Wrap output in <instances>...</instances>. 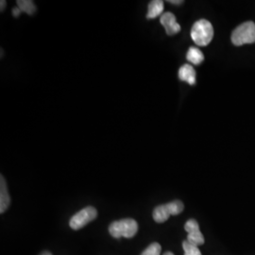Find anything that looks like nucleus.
<instances>
[{"instance_id":"nucleus-3","label":"nucleus","mask_w":255,"mask_h":255,"mask_svg":"<svg viewBox=\"0 0 255 255\" xmlns=\"http://www.w3.org/2000/svg\"><path fill=\"white\" fill-rule=\"evenodd\" d=\"M231 39L233 44L237 46L255 43V22L248 21L238 26L233 31Z\"/></svg>"},{"instance_id":"nucleus-19","label":"nucleus","mask_w":255,"mask_h":255,"mask_svg":"<svg viewBox=\"0 0 255 255\" xmlns=\"http://www.w3.org/2000/svg\"><path fill=\"white\" fill-rule=\"evenodd\" d=\"M164 255H174L172 253H170V252H166V253H164Z\"/></svg>"},{"instance_id":"nucleus-4","label":"nucleus","mask_w":255,"mask_h":255,"mask_svg":"<svg viewBox=\"0 0 255 255\" xmlns=\"http://www.w3.org/2000/svg\"><path fill=\"white\" fill-rule=\"evenodd\" d=\"M183 203L181 201H174L164 205L157 206L153 210V219L157 223H164L170 216H177L183 211Z\"/></svg>"},{"instance_id":"nucleus-16","label":"nucleus","mask_w":255,"mask_h":255,"mask_svg":"<svg viewBox=\"0 0 255 255\" xmlns=\"http://www.w3.org/2000/svg\"><path fill=\"white\" fill-rule=\"evenodd\" d=\"M168 2L171 3V4H174V5H180V4L183 3L182 0H168Z\"/></svg>"},{"instance_id":"nucleus-10","label":"nucleus","mask_w":255,"mask_h":255,"mask_svg":"<svg viewBox=\"0 0 255 255\" xmlns=\"http://www.w3.org/2000/svg\"><path fill=\"white\" fill-rule=\"evenodd\" d=\"M164 1L162 0H152L148 4V10L146 13V18L154 19L158 16L163 15L164 11Z\"/></svg>"},{"instance_id":"nucleus-5","label":"nucleus","mask_w":255,"mask_h":255,"mask_svg":"<svg viewBox=\"0 0 255 255\" xmlns=\"http://www.w3.org/2000/svg\"><path fill=\"white\" fill-rule=\"evenodd\" d=\"M98 212L96 208L88 206L75 214L73 217L69 221L70 228L73 229L75 231L83 228L88 223H90L94 219H97Z\"/></svg>"},{"instance_id":"nucleus-17","label":"nucleus","mask_w":255,"mask_h":255,"mask_svg":"<svg viewBox=\"0 0 255 255\" xmlns=\"http://www.w3.org/2000/svg\"><path fill=\"white\" fill-rule=\"evenodd\" d=\"M0 6H1V10H3V9H5V7H6V1H5V0H1Z\"/></svg>"},{"instance_id":"nucleus-11","label":"nucleus","mask_w":255,"mask_h":255,"mask_svg":"<svg viewBox=\"0 0 255 255\" xmlns=\"http://www.w3.org/2000/svg\"><path fill=\"white\" fill-rule=\"evenodd\" d=\"M186 59L191 64H201L204 61V55L201 52V49L192 46L186 54Z\"/></svg>"},{"instance_id":"nucleus-18","label":"nucleus","mask_w":255,"mask_h":255,"mask_svg":"<svg viewBox=\"0 0 255 255\" xmlns=\"http://www.w3.org/2000/svg\"><path fill=\"white\" fill-rule=\"evenodd\" d=\"M40 255H52V254H50L49 252H43Z\"/></svg>"},{"instance_id":"nucleus-8","label":"nucleus","mask_w":255,"mask_h":255,"mask_svg":"<svg viewBox=\"0 0 255 255\" xmlns=\"http://www.w3.org/2000/svg\"><path fill=\"white\" fill-rule=\"evenodd\" d=\"M10 204V198H9V191L7 187V182L5 178L1 175L0 179V213L3 214L9 208Z\"/></svg>"},{"instance_id":"nucleus-7","label":"nucleus","mask_w":255,"mask_h":255,"mask_svg":"<svg viewBox=\"0 0 255 255\" xmlns=\"http://www.w3.org/2000/svg\"><path fill=\"white\" fill-rule=\"evenodd\" d=\"M160 22L165 29L167 35H175L181 31V26L177 23L176 16L171 12H164L160 18Z\"/></svg>"},{"instance_id":"nucleus-13","label":"nucleus","mask_w":255,"mask_h":255,"mask_svg":"<svg viewBox=\"0 0 255 255\" xmlns=\"http://www.w3.org/2000/svg\"><path fill=\"white\" fill-rule=\"evenodd\" d=\"M182 248L184 251V255H202L199 247L193 245L186 240L182 242Z\"/></svg>"},{"instance_id":"nucleus-15","label":"nucleus","mask_w":255,"mask_h":255,"mask_svg":"<svg viewBox=\"0 0 255 255\" xmlns=\"http://www.w3.org/2000/svg\"><path fill=\"white\" fill-rule=\"evenodd\" d=\"M20 14H21V9H19L18 7H15L14 9H12V15L14 17H18Z\"/></svg>"},{"instance_id":"nucleus-6","label":"nucleus","mask_w":255,"mask_h":255,"mask_svg":"<svg viewBox=\"0 0 255 255\" xmlns=\"http://www.w3.org/2000/svg\"><path fill=\"white\" fill-rule=\"evenodd\" d=\"M184 230L188 234L186 241L198 247L204 244V237L201 234L200 226H199V223L197 222V220L189 219L184 225Z\"/></svg>"},{"instance_id":"nucleus-14","label":"nucleus","mask_w":255,"mask_h":255,"mask_svg":"<svg viewBox=\"0 0 255 255\" xmlns=\"http://www.w3.org/2000/svg\"><path fill=\"white\" fill-rule=\"evenodd\" d=\"M161 245L157 242H154L147 247L141 255H161Z\"/></svg>"},{"instance_id":"nucleus-12","label":"nucleus","mask_w":255,"mask_h":255,"mask_svg":"<svg viewBox=\"0 0 255 255\" xmlns=\"http://www.w3.org/2000/svg\"><path fill=\"white\" fill-rule=\"evenodd\" d=\"M16 4L19 9H21V11H24L28 15H32L36 11V6L31 0H18Z\"/></svg>"},{"instance_id":"nucleus-1","label":"nucleus","mask_w":255,"mask_h":255,"mask_svg":"<svg viewBox=\"0 0 255 255\" xmlns=\"http://www.w3.org/2000/svg\"><path fill=\"white\" fill-rule=\"evenodd\" d=\"M214 37V28L212 24L206 19L197 21L191 29L192 40L196 45L206 46L209 45Z\"/></svg>"},{"instance_id":"nucleus-2","label":"nucleus","mask_w":255,"mask_h":255,"mask_svg":"<svg viewBox=\"0 0 255 255\" xmlns=\"http://www.w3.org/2000/svg\"><path fill=\"white\" fill-rule=\"evenodd\" d=\"M138 224L134 219H120L114 221L109 226L110 235L114 238H131L136 235Z\"/></svg>"},{"instance_id":"nucleus-9","label":"nucleus","mask_w":255,"mask_h":255,"mask_svg":"<svg viewBox=\"0 0 255 255\" xmlns=\"http://www.w3.org/2000/svg\"><path fill=\"white\" fill-rule=\"evenodd\" d=\"M179 78L182 82H186L190 85L196 83V71L190 64H183L179 69Z\"/></svg>"}]
</instances>
